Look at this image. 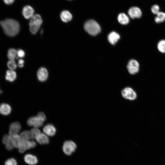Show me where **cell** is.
I'll list each match as a JSON object with an SVG mask.
<instances>
[{"instance_id": "obj_34", "label": "cell", "mask_w": 165, "mask_h": 165, "mask_svg": "<svg viewBox=\"0 0 165 165\" xmlns=\"http://www.w3.org/2000/svg\"><path fill=\"white\" fill-rule=\"evenodd\" d=\"M24 61L22 59H19L18 61V65L19 68H21L24 65Z\"/></svg>"}, {"instance_id": "obj_11", "label": "cell", "mask_w": 165, "mask_h": 165, "mask_svg": "<svg viewBox=\"0 0 165 165\" xmlns=\"http://www.w3.org/2000/svg\"><path fill=\"white\" fill-rule=\"evenodd\" d=\"M21 128L20 125L18 122H14L11 123L9 127V135L11 137L14 135L17 134Z\"/></svg>"}, {"instance_id": "obj_30", "label": "cell", "mask_w": 165, "mask_h": 165, "mask_svg": "<svg viewBox=\"0 0 165 165\" xmlns=\"http://www.w3.org/2000/svg\"><path fill=\"white\" fill-rule=\"evenodd\" d=\"M5 165H17V163L14 159L10 158L6 161Z\"/></svg>"}, {"instance_id": "obj_1", "label": "cell", "mask_w": 165, "mask_h": 165, "mask_svg": "<svg viewBox=\"0 0 165 165\" xmlns=\"http://www.w3.org/2000/svg\"><path fill=\"white\" fill-rule=\"evenodd\" d=\"M0 24L5 33L8 36H14L17 35L20 31V24L14 20L7 19L1 21Z\"/></svg>"}, {"instance_id": "obj_32", "label": "cell", "mask_w": 165, "mask_h": 165, "mask_svg": "<svg viewBox=\"0 0 165 165\" xmlns=\"http://www.w3.org/2000/svg\"><path fill=\"white\" fill-rule=\"evenodd\" d=\"M25 55L24 51L21 49H19L17 51V56L19 57L23 58Z\"/></svg>"}, {"instance_id": "obj_10", "label": "cell", "mask_w": 165, "mask_h": 165, "mask_svg": "<svg viewBox=\"0 0 165 165\" xmlns=\"http://www.w3.org/2000/svg\"><path fill=\"white\" fill-rule=\"evenodd\" d=\"M48 75L47 70L44 67L40 68L37 72V77L38 80L41 82L46 81Z\"/></svg>"}, {"instance_id": "obj_20", "label": "cell", "mask_w": 165, "mask_h": 165, "mask_svg": "<svg viewBox=\"0 0 165 165\" xmlns=\"http://www.w3.org/2000/svg\"><path fill=\"white\" fill-rule=\"evenodd\" d=\"M118 20L120 24L123 25L128 24L130 21L128 16L123 13H120L119 14L118 16Z\"/></svg>"}, {"instance_id": "obj_37", "label": "cell", "mask_w": 165, "mask_h": 165, "mask_svg": "<svg viewBox=\"0 0 165 165\" xmlns=\"http://www.w3.org/2000/svg\"></svg>"}, {"instance_id": "obj_3", "label": "cell", "mask_w": 165, "mask_h": 165, "mask_svg": "<svg viewBox=\"0 0 165 165\" xmlns=\"http://www.w3.org/2000/svg\"><path fill=\"white\" fill-rule=\"evenodd\" d=\"M42 23V20L41 16L38 14H34L30 19L29 24L31 33L33 34H35Z\"/></svg>"}, {"instance_id": "obj_27", "label": "cell", "mask_w": 165, "mask_h": 165, "mask_svg": "<svg viewBox=\"0 0 165 165\" xmlns=\"http://www.w3.org/2000/svg\"><path fill=\"white\" fill-rule=\"evenodd\" d=\"M157 46L160 52L165 53V40L160 41L158 43Z\"/></svg>"}, {"instance_id": "obj_26", "label": "cell", "mask_w": 165, "mask_h": 165, "mask_svg": "<svg viewBox=\"0 0 165 165\" xmlns=\"http://www.w3.org/2000/svg\"><path fill=\"white\" fill-rule=\"evenodd\" d=\"M27 149L34 148L36 145V142L32 140H24Z\"/></svg>"}, {"instance_id": "obj_18", "label": "cell", "mask_w": 165, "mask_h": 165, "mask_svg": "<svg viewBox=\"0 0 165 165\" xmlns=\"http://www.w3.org/2000/svg\"><path fill=\"white\" fill-rule=\"evenodd\" d=\"M120 38L119 35L117 33L112 31L110 33L108 37L109 42L112 44L114 45Z\"/></svg>"}, {"instance_id": "obj_33", "label": "cell", "mask_w": 165, "mask_h": 165, "mask_svg": "<svg viewBox=\"0 0 165 165\" xmlns=\"http://www.w3.org/2000/svg\"><path fill=\"white\" fill-rule=\"evenodd\" d=\"M37 116L42 119L44 122L46 119V116L44 113L42 112H40L38 113Z\"/></svg>"}, {"instance_id": "obj_29", "label": "cell", "mask_w": 165, "mask_h": 165, "mask_svg": "<svg viewBox=\"0 0 165 165\" xmlns=\"http://www.w3.org/2000/svg\"><path fill=\"white\" fill-rule=\"evenodd\" d=\"M18 148L19 152L20 153L24 152L27 149L24 140L22 139Z\"/></svg>"}, {"instance_id": "obj_16", "label": "cell", "mask_w": 165, "mask_h": 165, "mask_svg": "<svg viewBox=\"0 0 165 165\" xmlns=\"http://www.w3.org/2000/svg\"><path fill=\"white\" fill-rule=\"evenodd\" d=\"M11 112V108L8 104L3 103L0 105V113L2 115L7 116Z\"/></svg>"}, {"instance_id": "obj_21", "label": "cell", "mask_w": 165, "mask_h": 165, "mask_svg": "<svg viewBox=\"0 0 165 165\" xmlns=\"http://www.w3.org/2000/svg\"><path fill=\"white\" fill-rule=\"evenodd\" d=\"M11 138L14 147L18 148L22 140L21 137L18 134H16L12 136Z\"/></svg>"}, {"instance_id": "obj_8", "label": "cell", "mask_w": 165, "mask_h": 165, "mask_svg": "<svg viewBox=\"0 0 165 165\" xmlns=\"http://www.w3.org/2000/svg\"><path fill=\"white\" fill-rule=\"evenodd\" d=\"M127 68L129 72L133 75L137 73L139 69V64L135 60H131L128 62Z\"/></svg>"}, {"instance_id": "obj_14", "label": "cell", "mask_w": 165, "mask_h": 165, "mask_svg": "<svg viewBox=\"0 0 165 165\" xmlns=\"http://www.w3.org/2000/svg\"><path fill=\"white\" fill-rule=\"evenodd\" d=\"M3 143L5 145L6 148L9 150H12L14 147L12 141L11 137L6 134L2 138Z\"/></svg>"}, {"instance_id": "obj_23", "label": "cell", "mask_w": 165, "mask_h": 165, "mask_svg": "<svg viewBox=\"0 0 165 165\" xmlns=\"http://www.w3.org/2000/svg\"><path fill=\"white\" fill-rule=\"evenodd\" d=\"M154 21L157 23H160L165 21V12L160 11L154 17Z\"/></svg>"}, {"instance_id": "obj_9", "label": "cell", "mask_w": 165, "mask_h": 165, "mask_svg": "<svg viewBox=\"0 0 165 165\" xmlns=\"http://www.w3.org/2000/svg\"><path fill=\"white\" fill-rule=\"evenodd\" d=\"M35 11L34 9L31 6L27 5L23 8L22 14L26 19H31L34 15Z\"/></svg>"}, {"instance_id": "obj_6", "label": "cell", "mask_w": 165, "mask_h": 165, "mask_svg": "<svg viewBox=\"0 0 165 165\" xmlns=\"http://www.w3.org/2000/svg\"><path fill=\"white\" fill-rule=\"evenodd\" d=\"M128 13L130 18L132 19L139 18L142 15V12L141 9L139 7L133 6L131 7L129 9Z\"/></svg>"}, {"instance_id": "obj_12", "label": "cell", "mask_w": 165, "mask_h": 165, "mask_svg": "<svg viewBox=\"0 0 165 165\" xmlns=\"http://www.w3.org/2000/svg\"><path fill=\"white\" fill-rule=\"evenodd\" d=\"M43 131L46 135L50 136H53L55 134L56 130L55 127L53 124H48L44 127Z\"/></svg>"}, {"instance_id": "obj_4", "label": "cell", "mask_w": 165, "mask_h": 165, "mask_svg": "<svg viewBox=\"0 0 165 165\" xmlns=\"http://www.w3.org/2000/svg\"><path fill=\"white\" fill-rule=\"evenodd\" d=\"M76 144L72 141H66L64 143L62 149L64 152L67 155H70L76 150Z\"/></svg>"}, {"instance_id": "obj_19", "label": "cell", "mask_w": 165, "mask_h": 165, "mask_svg": "<svg viewBox=\"0 0 165 165\" xmlns=\"http://www.w3.org/2000/svg\"><path fill=\"white\" fill-rule=\"evenodd\" d=\"M16 73L13 70H9L7 71L5 76V79L7 81L13 82L16 79Z\"/></svg>"}, {"instance_id": "obj_15", "label": "cell", "mask_w": 165, "mask_h": 165, "mask_svg": "<svg viewBox=\"0 0 165 165\" xmlns=\"http://www.w3.org/2000/svg\"><path fill=\"white\" fill-rule=\"evenodd\" d=\"M35 137L37 142L40 144H47L49 142V138L46 135L43 133H41Z\"/></svg>"}, {"instance_id": "obj_31", "label": "cell", "mask_w": 165, "mask_h": 165, "mask_svg": "<svg viewBox=\"0 0 165 165\" xmlns=\"http://www.w3.org/2000/svg\"><path fill=\"white\" fill-rule=\"evenodd\" d=\"M31 131L35 137L41 133L40 130L37 128H34L32 129Z\"/></svg>"}, {"instance_id": "obj_5", "label": "cell", "mask_w": 165, "mask_h": 165, "mask_svg": "<svg viewBox=\"0 0 165 165\" xmlns=\"http://www.w3.org/2000/svg\"><path fill=\"white\" fill-rule=\"evenodd\" d=\"M121 94L124 98L130 100H135L137 97L136 92L129 87L124 88L121 91Z\"/></svg>"}, {"instance_id": "obj_35", "label": "cell", "mask_w": 165, "mask_h": 165, "mask_svg": "<svg viewBox=\"0 0 165 165\" xmlns=\"http://www.w3.org/2000/svg\"><path fill=\"white\" fill-rule=\"evenodd\" d=\"M4 3L8 5H10L13 3L15 0H3Z\"/></svg>"}, {"instance_id": "obj_22", "label": "cell", "mask_w": 165, "mask_h": 165, "mask_svg": "<svg viewBox=\"0 0 165 165\" xmlns=\"http://www.w3.org/2000/svg\"><path fill=\"white\" fill-rule=\"evenodd\" d=\"M20 136L22 139L24 140H32L35 137L31 132L28 130H25L22 132L20 134Z\"/></svg>"}, {"instance_id": "obj_7", "label": "cell", "mask_w": 165, "mask_h": 165, "mask_svg": "<svg viewBox=\"0 0 165 165\" xmlns=\"http://www.w3.org/2000/svg\"><path fill=\"white\" fill-rule=\"evenodd\" d=\"M44 122L43 121L37 116L29 118L27 123L29 126L37 128L42 126Z\"/></svg>"}, {"instance_id": "obj_24", "label": "cell", "mask_w": 165, "mask_h": 165, "mask_svg": "<svg viewBox=\"0 0 165 165\" xmlns=\"http://www.w3.org/2000/svg\"><path fill=\"white\" fill-rule=\"evenodd\" d=\"M17 55V51L14 48L9 49L8 51L7 56L9 60H14Z\"/></svg>"}, {"instance_id": "obj_25", "label": "cell", "mask_w": 165, "mask_h": 165, "mask_svg": "<svg viewBox=\"0 0 165 165\" xmlns=\"http://www.w3.org/2000/svg\"><path fill=\"white\" fill-rule=\"evenodd\" d=\"M150 11L152 14L156 15L161 11L160 7L157 4H154L151 7Z\"/></svg>"}, {"instance_id": "obj_2", "label": "cell", "mask_w": 165, "mask_h": 165, "mask_svg": "<svg viewBox=\"0 0 165 165\" xmlns=\"http://www.w3.org/2000/svg\"><path fill=\"white\" fill-rule=\"evenodd\" d=\"M84 28L89 34L93 36L97 35L101 31L99 24L93 20L87 21L84 24Z\"/></svg>"}, {"instance_id": "obj_28", "label": "cell", "mask_w": 165, "mask_h": 165, "mask_svg": "<svg viewBox=\"0 0 165 165\" xmlns=\"http://www.w3.org/2000/svg\"><path fill=\"white\" fill-rule=\"evenodd\" d=\"M7 65L10 70H13L17 68V65L14 60H9L7 62Z\"/></svg>"}, {"instance_id": "obj_17", "label": "cell", "mask_w": 165, "mask_h": 165, "mask_svg": "<svg viewBox=\"0 0 165 165\" xmlns=\"http://www.w3.org/2000/svg\"><path fill=\"white\" fill-rule=\"evenodd\" d=\"M60 16L61 20L65 23L70 21L72 18V14L67 10L62 11L61 13Z\"/></svg>"}, {"instance_id": "obj_36", "label": "cell", "mask_w": 165, "mask_h": 165, "mask_svg": "<svg viewBox=\"0 0 165 165\" xmlns=\"http://www.w3.org/2000/svg\"><path fill=\"white\" fill-rule=\"evenodd\" d=\"M2 90L0 89V94H1L2 93Z\"/></svg>"}, {"instance_id": "obj_13", "label": "cell", "mask_w": 165, "mask_h": 165, "mask_svg": "<svg viewBox=\"0 0 165 165\" xmlns=\"http://www.w3.org/2000/svg\"><path fill=\"white\" fill-rule=\"evenodd\" d=\"M24 161L26 163L30 165H35L38 162L37 157L30 154L25 155L24 157Z\"/></svg>"}]
</instances>
